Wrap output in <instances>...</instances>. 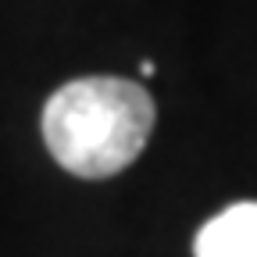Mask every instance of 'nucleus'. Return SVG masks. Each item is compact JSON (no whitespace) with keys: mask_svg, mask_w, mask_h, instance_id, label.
<instances>
[{"mask_svg":"<svg viewBox=\"0 0 257 257\" xmlns=\"http://www.w3.org/2000/svg\"><path fill=\"white\" fill-rule=\"evenodd\" d=\"M154 133V96L128 79L89 75L64 82L43 107L54 161L79 179H111L143 154Z\"/></svg>","mask_w":257,"mask_h":257,"instance_id":"obj_1","label":"nucleus"},{"mask_svg":"<svg viewBox=\"0 0 257 257\" xmlns=\"http://www.w3.org/2000/svg\"><path fill=\"white\" fill-rule=\"evenodd\" d=\"M193 257H257V200L214 214L193 239Z\"/></svg>","mask_w":257,"mask_h":257,"instance_id":"obj_2","label":"nucleus"},{"mask_svg":"<svg viewBox=\"0 0 257 257\" xmlns=\"http://www.w3.org/2000/svg\"><path fill=\"white\" fill-rule=\"evenodd\" d=\"M140 72H143V75H147V79H150V75H154V72H157V68H154V61H143V64H140Z\"/></svg>","mask_w":257,"mask_h":257,"instance_id":"obj_3","label":"nucleus"}]
</instances>
